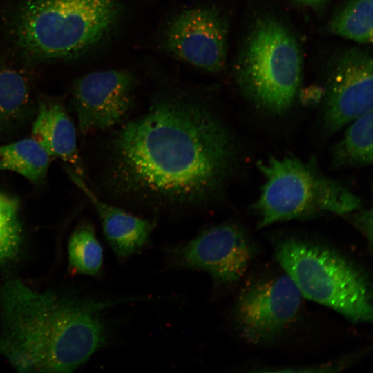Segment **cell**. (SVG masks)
I'll use <instances>...</instances> for the list:
<instances>
[{
  "label": "cell",
  "mask_w": 373,
  "mask_h": 373,
  "mask_svg": "<svg viewBox=\"0 0 373 373\" xmlns=\"http://www.w3.org/2000/svg\"><path fill=\"white\" fill-rule=\"evenodd\" d=\"M110 181L119 196L191 206L216 196L235 165L236 146L222 121L200 104L153 102L115 133Z\"/></svg>",
  "instance_id": "cell-1"
},
{
  "label": "cell",
  "mask_w": 373,
  "mask_h": 373,
  "mask_svg": "<svg viewBox=\"0 0 373 373\" xmlns=\"http://www.w3.org/2000/svg\"><path fill=\"white\" fill-rule=\"evenodd\" d=\"M131 298L39 292L17 278L0 288V354L20 372H70L107 343L103 312Z\"/></svg>",
  "instance_id": "cell-2"
},
{
  "label": "cell",
  "mask_w": 373,
  "mask_h": 373,
  "mask_svg": "<svg viewBox=\"0 0 373 373\" xmlns=\"http://www.w3.org/2000/svg\"><path fill=\"white\" fill-rule=\"evenodd\" d=\"M120 14L119 0H26L15 15L12 30L27 56L64 59L104 40Z\"/></svg>",
  "instance_id": "cell-3"
},
{
  "label": "cell",
  "mask_w": 373,
  "mask_h": 373,
  "mask_svg": "<svg viewBox=\"0 0 373 373\" xmlns=\"http://www.w3.org/2000/svg\"><path fill=\"white\" fill-rule=\"evenodd\" d=\"M257 166L264 178L253 206L259 228L323 212L349 214L360 207L359 198L323 174L314 157L270 156Z\"/></svg>",
  "instance_id": "cell-4"
},
{
  "label": "cell",
  "mask_w": 373,
  "mask_h": 373,
  "mask_svg": "<svg viewBox=\"0 0 373 373\" xmlns=\"http://www.w3.org/2000/svg\"><path fill=\"white\" fill-rule=\"evenodd\" d=\"M274 253L303 297L329 307L354 323L372 321L368 280L346 258L327 247L294 238L280 240Z\"/></svg>",
  "instance_id": "cell-5"
},
{
  "label": "cell",
  "mask_w": 373,
  "mask_h": 373,
  "mask_svg": "<svg viewBox=\"0 0 373 373\" xmlns=\"http://www.w3.org/2000/svg\"><path fill=\"white\" fill-rule=\"evenodd\" d=\"M234 69L242 94L256 107L279 115L291 107L298 94L303 57L289 30L265 16L254 24Z\"/></svg>",
  "instance_id": "cell-6"
},
{
  "label": "cell",
  "mask_w": 373,
  "mask_h": 373,
  "mask_svg": "<svg viewBox=\"0 0 373 373\" xmlns=\"http://www.w3.org/2000/svg\"><path fill=\"white\" fill-rule=\"evenodd\" d=\"M303 296L285 273L245 286L234 306L233 319L248 342H266L287 327L300 309Z\"/></svg>",
  "instance_id": "cell-7"
},
{
  "label": "cell",
  "mask_w": 373,
  "mask_h": 373,
  "mask_svg": "<svg viewBox=\"0 0 373 373\" xmlns=\"http://www.w3.org/2000/svg\"><path fill=\"white\" fill-rule=\"evenodd\" d=\"M166 251L172 267L204 271L224 284L235 283L243 276L254 254L245 233L231 224L210 227Z\"/></svg>",
  "instance_id": "cell-8"
},
{
  "label": "cell",
  "mask_w": 373,
  "mask_h": 373,
  "mask_svg": "<svg viewBox=\"0 0 373 373\" xmlns=\"http://www.w3.org/2000/svg\"><path fill=\"white\" fill-rule=\"evenodd\" d=\"M228 23L213 8L184 10L167 27L164 48L180 59L210 73L223 69L227 52Z\"/></svg>",
  "instance_id": "cell-9"
},
{
  "label": "cell",
  "mask_w": 373,
  "mask_h": 373,
  "mask_svg": "<svg viewBox=\"0 0 373 373\" xmlns=\"http://www.w3.org/2000/svg\"><path fill=\"white\" fill-rule=\"evenodd\" d=\"M135 80L124 70L88 73L73 86L78 126L84 133L105 130L123 122L132 107Z\"/></svg>",
  "instance_id": "cell-10"
},
{
  "label": "cell",
  "mask_w": 373,
  "mask_h": 373,
  "mask_svg": "<svg viewBox=\"0 0 373 373\" xmlns=\"http://www.w3.org/2000/svg\"><path fill=\"white\" fill-rule=\"evenodd\" d=\"M372 106V57L361 50L346 51L339 57L325 91V128L335 133Z\"/></svg>",
  "instance_id": "cell-11"
},
{
  "label": "cell",
  "mask_w": 373,
  "mask_h": 373,
  "mask_svg": "<svg viewBox=\"0 0 373 373\" xmlns=\"http://www.w3.org/2000/svg\"><path fill=\"white\" fill-rule=\"evenodd\" d=\"M66 171L71 180L95 207L104 236L115 254L125 259L140 251L149 241L155 222L103 202L87 186L82 177L70 167H66Z\"/></svg>",
  "instance_id": "cell-12"
},
{
  "label": "cell",
  "mask_w": 373,
  "mask_h": 373,
  "mask_svg": "<svg viewBox=\"0 0 373 373\" xmlns=\"http://www.w3.org/2000/svg\"><path fill=\"white\" fill-rule=\"evenodd\" d=\"M32 137L50 157L70 164L78 175L84 176L76 130L61 102L52 99H44L39 102L36 118L32 124Z\"/></svg>",
  "instance_id": "cell-13"
},
{
  "label": "cell",
  "mask_w": 373,
  "mask_h": 373,
  "mask_svg": "<svg viewBox=\"0 0 373 373\" xmlns=\"http://www.w3.org/2000/svg\"><path fill=\"white\" fill-rule=\"evenodd\" d=\"M31 109V90L26 77L0 66V133L21 124Z\"/></svg>",
  "instance_id": "cell-14"
},
{
  "label": "cell",
  "mask_w": 373,
  "mask_h": 373,
  "mask_svg": "<svg viewBox=\"0 0 373 373\" xmlns=\"http://www.w3.org/2000/svg\"><path fill=\"white\" fill-rule=\"evenodd\" d=\"M372 110L351 122L333 149L334 168L358 167L372 163Z\"/></svg>",
  "instance_id": "cell-15"
},
{
  "label": "cell",
  "mask_w": 373,
  "mask_h": 373,
  "mask_svg": "<svg viewBox=\"0 0 373 373\" xmlns=\"http://www.w3.org/2000/svg\"><path fill=\"white\" fill-rule=\"evenodd\" d=\"M50 157L32 137L0 145V170L17 173L35 184L45 179Z\"/></svg>",
  "instance_id": "cell-16"
},
{
  "label": "cell",
  "mask_w": 373,
  "mask_h": 373,
  "mask_svg": "<svg viewBox=\"0 0 373 373\" xmlns=\"http://www.w3.org/2000/svg\"><path fill=\"white\" fill-rule=\"evenodd\" d=\"M68 254L74 272L95 276L100 271L103 249L92 224L84 222L75 228L69 238Z\"/></svg>",
  "instance_id": "cell-17"
},
{
  "label": "cell",
  "mask_w": 373,
  "mask_h": 373,
  "mask_svg": "<svg viewBox=\"0 0 373 373\" xmlns=\"http://www.w3.org/2000/svg\"><path fill=\"white\" fill-rule=\"evenodd\" d=\"M372 0H350L334 17L332 33L352 41H372Z\"/></svg>",
  "instance_id": "cell-18"
},
{
  "label": "cell",
  "mask_w": 373,
  "mask_h": 373,
  "mask_svg": "<svg viewBox=\"0 0 373 373\" xmlns=\"http://www.w3.org/2000/svg\"><path fill=\"white\" fill-rule=\"evenodd\" d=\"M23 241L19 201L14 195L0 190V268L17 258Z\"/></svg>",
  "instance_id": "cell-19"
},
{
  "label": "cell",
  "mask_w": 373,
  "mask_h": 373,
  "mask_svg": "<svg viewBox=\"0 0 373 373\" xmlns=\"http://www.w3.org/2000/svg\"><path fill=\"white\" fill-rule=\"evenodd\" d=\"M354 224L360 229L367 237V240L372 243V211L365 210L356 214L354 218Z\"/></svg>",
  "instance_id": "cell-20"
},
{
  "label": "cell",
  "mask_w": 373,
  "mask_h": 373,
  "mask_svg": "<svg viewBox=\"0 0 373 373\" xmlns=\"http://www.w3.org/2000/svg\"><path fill=\"white\" fill-rule=\"evenodd\" d=\"M302 4L312 7L313 8H318L322 6L325 1L323 0H296Z\"/></svg>",
  "instance_id": "cell-21"
},
{
  "label": "cell",
  "mask_w": 373,
  "mask_h": 373,
  "mask_svg": "<svg viewBox=\"0 0 373 373\" xmlns=\"http://www.w3.org/2000/svg\"><path fill=\"white\" fill-rule=\"evenodd\" d=\"M325 1V3L327 1V0H323Z\"/></svg>",
  "instance_id": "cell-22"
}]
</instances>
